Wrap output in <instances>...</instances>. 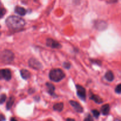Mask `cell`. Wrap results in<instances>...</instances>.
I'll list each match as a JSON object with an SVG mask.
<instances>
[{
	"instance_id": "6da1fadb",
	"label": "cell",
	"mask_w": 121,
	"mask_h": 121,
	"mask_svg": "<svg viewBox=\"0 0 121 121\" xmlns=\"http://www.w3.org/2000/svg\"><path fill=\"white\" fill-rule=\"evenodd\" d=\"M6 24L12 29H19L23 27L26 24V21L22 18L15 15L8 17L5 21Z\"/></svg>"
},
{
	"instance_id": "7a4b0ae2",
	"label": "cell",
	"mask_w": 121,
	"mask_h": 121,
	"mask_svg": "<svg viewBox=\"0 0 121 121\" xmlns=\"http://www.w3.org/2000/svg\"><path fill=\"white\" fill-rule=\"evenodd\" d=\"M49 78L51 80L55 82H59L65 78L63 71L60 69H54L51 70L49 73Z\"/></svg>"
},
{
	"instance_id": "3957f363",
	"label": "cell",
	"mask_w": 121,
	"mask_h": 121,
	"mask_svg": "<svg viewBox=\"0 0 121 121\" xmlns=\"http://www.w3.org/2000/svg\"><path fill=\"white\" fill-rule=\"evenodd\" d=\"M14 59V53L10 50H4L0 54V60L4 63H11Z\"/></svg>"
},
{
	"instance_id": "277c9868",
	"label": "cell",
	"mask_w": 121,
	"mask_h": 121,
	"mask_svg": "<svg viewBox=\"0 0 121 121\" xmlns=\"http://www.w3.org/2000/svg\"><path fill=\"white\" fill-rule=\"evenodd\" d=\"M30 67L35 70H40L42 69V65L39 61L34 58H31L28 61Z\"/></svg>"
},
{
	"instance_id": "5b68a950",
	"label": "cell",
	"mask_w": 121,
	"mask_h": 121,
	"mask_svg": "<svg viewBox=\"0 0 121 121\" xmlns=\"http://www.w3.org/2000/svg\"><path fill=\"white\" fill-rule=\"evenodd\" d=\"M76 89L78 96L81 99L85 100L86 99V93L85 89L83 86H80V85H76Z\"/></svg>"
},
{
	"instance_id": "8992f818",
	"label": "cell",
	"mask_w": 121,
	"mask_h": 121,
	"mask_svg": "<svg viewBox=\"0 0 121 121\" xmlns=\"http://www.w3.org/2000/svg\"><path fill=\"white\" fill-rule=\"evenodd\" d=\"M4 79L6 80H9L11 79V73L9 69L0 70V79Z\"/></svg>"
},
{
	"instance_id": "52a82bcc",
	"label": "cell",
	"mask_w": 121,
	"mask_h": 121,
	"mask_svg": "<svg viewBox=\"0 0 121 121\" xmlns=\"http://www.w3.org/2000/svg\"><path fill=\"white\" fill-rule=\"evenodd\" d=\"M46 44L47 46L54 48H59L61 47L60 44L56 40L52 39H47Z\"/></svg>"
},
{
	"instance_id": "ba28073f",
	"label": "cell",
	"mask_w": 121,
	"mask_h": 121,
	"mask_svg": "<svg viewBox=\"0 0 121 121\" xmlns=\"http://www.w3.org/2000/svg\"><path fill=\"white\" fill-rule=\"evenodd\" d=\"M70 104L74 108V109H75V111L76 112H79V113H82L83 111V107L76 101H74V100H70L69 102Z\"/></svg>"
},
{
	"instance_id": "9c48e42d",
	"label": "cell",
	"mask_w": 121,
	"mask_h": 121,
	"mask_svg": "<svg viewBox=\"0 0 121 121\" xmlns=\"http://www.w3.org/2000/svg\"><path fill=\"white\" fill-rule=\"evenodd\" d=\"M107 27V24L105 21L98 20L95 22V27L99 30H105Z\"/></svg>"
},
{
	"instance_id": "30bf717a",
	"label": "cell",
	"mask_w": 121,
	"mask_h": 121,
	"mask_svg": "<svg viewBox=\"0 0 121 121\" xmlns=\"http://www.w3.org/2000/svg\"><path fill=\"white\" fill-rule=\"evenodd\" d=\"M20 73H21V76L24 79L27 80V79H29L31 77V73L28 70L26 69H22L20 71Z\"/></svg>"
},
{
	"instance_id": "8fae6325",
	"label": "cell",
	"mask_w": 121,
	"mask_h": 121,
	"mask_svg": "<svg viewBox=\"0 0 121 121\" xmlns=\"http://www.w3.org/2000/svg\"><path fill=\"white\" fill-rule=\"evenodd\" d=\"M15 12L18 14V15H21V16H23V15H26V13H27V11L26 10V9H24V8L21 7H17L15 8Z\"/></svg>"
},
{
	"instance_id": "7c38bea8",
	"label": "cell",
	"mask_w": 121,
	"mask_h": 121,
	"mask_svg": "<svg viewBox=\"0 0 121 121\" xmlns=\"http://www.w3.org/2000/svg\"><path fill=\"white\" fill-rule=\"evenodd\" d=\"M46 86L47 87V92L50 93V95H53L55 91V87L54 85L50 83H47Z\"/></svg>"
},
{
	"instance_id": "4fadbf2b",
	"label": "cell",
	"mask_w": 121,
	"mask_h": 121,
	"mask_svg": "<svg viewBox=\"0 0 121 121\" xmlns=\"http://www.w3.org/2000/svg\"><path fill=\"white\" fill-rule=\"evenodd\" d=\"M101 111L102 113L104 115H107L109 114L110 111V106L108 104H106V105H104V106H102L101 108Z\"/></svg>"
},
{
	"instance_id": "5bb4252c",
	"label": "cell",
	"mask_w": 121,
	"mask_h": 121,
	"mask_svg": "<svg viewBox=\"0 0 121 121\" xmlns=\"http://www.w3.org/2000/svg\"><path fill=\"white\" fill-rule=\"evenodd\" d=\"M63 108L64 105L62 102L56 104L53 106V109H54V111H58V112H61V111H62V110L63 109Z\"/></svg>"
},
{
	"instance_id": "9a60e30c",
	"label": "cell",
	"mask_w": 121,
	"mask_h": 121,
	"mask_svg": "<svg viewBox=\"0 0 121 121\" xmlns=\"http://www.w3.org/2000/svg\"><path fill=\"white\" fill-rule=\"evenodd\" d=\"M105 78H106V79L108 81L112 82L114 79V75H113V73L111 71H108L105 74Z\"/></svg>"
},
{
	"instance_id": "2e32d148",
	"label": "cell",
	"mask_w": 121,
	"mask_h": 121,
	"mask_svg": "<svg viewBox=\"0 0 121 121\" xmlns=\"http://www.w3.org/2000/svg\"><path fill=\"white\" fill-rule=\"evenodd\" d=\"M14 103V97H10L8 99V102L7 103V105H6V107L8 110L10 109L11 108V107L13 106V104Z\"/></svg>"
},
{
	"instance_id": "e0dca14e",
	"label": "cell",
	"mask_w": 121,
	"mask_h": 121,
	"mask_svg": "<svg viewBox=\"0 0 121 121\" xmlns=\"http://www.w3.org/2000/svg\"><path fill=\"white\" fill-rule=\"evenodd\" d=\"M91 99L92 100H94V102H95L97 104H102L103 102V100L99 96L95 95H92V96L91 97Z\"/></svg>"
},
{
	"instance_id": "ac0fdd59",
	"label": "cell",
	"mask_w": 121,
	"mask_h": 121,
	"mask_svg": "<svg viewBox=\"0 0 121 121\" xmlns=\"http://www.w3.org/2000/svg\"><path fill=\"white\" fill-rule=\"evenodd\" d=\"M6 99H7V96H6L5 95L3 94L0 96V104H3L5 101Z\"/></svg>"
},
{
	"instance_id": "d6986e66",
	"label": "cell",
	"mask_w": 121,
	"mask_h": 121,
	"mask_svg": "<svg viewBox=\"0 0 121 121\" xmlns=\"http://www.w3.org/2000/svg\"><path fill=\"white\" fill-rule=\"evenodd\" d=\"M92 113H93V116H94L96 118H98V117H99V115H100V113H99V112L98 110H93V111H92Z\"/></svg>"
},
{
	"instance_id": "ffe728a7",
	"label": "cell",
	"mask_w": 121,
	"mask_h": 121,
	"mask_svg": "<svg viewBox=\"0 0 121 121\" xmlns=\"http://www.w3.org/2000/svg\"><path fill=\"white\" fill-rule=\"evenodd\" d=\"M6 13V11L4 8H0V18L2 17H3L4 15H5Z\"/></svg>"
},
{
	"instance_id": "44dd1931",
	"label": "cell",
	"mask_w": 121,
	"mask_h": 121,
	"mask_svg": "<svg viewBox=\"0 0 121 121\" xmlns=\"http://www.w3.org/2000/svg\"><path fill=\"white\" fill-rule=\"evenodd\" d=\"M115 92L118 93H121V84H119V85H118V86L116 87Z\"/></svg>"
},
{
	"instance_id": "7402d4cb",
	"label": "cell",
	"mask_w": 121,
	"mask_h": 121,
	"mask_svg": "<svg viewBox=\"0 0 121 121\" xmlns=\"http://www.w3.org/2000/svg\"><path fill=\"white\" fill-rule=\"evenodd\" d=\"M84 121H93V119H92V118L91 117V115H89L87 118H85Z\"/></svg>"
},
{
	"instance_id": "603a6c76",
	"label": "cell",
	"mask_w": 121,
	"mask_h": 121,
	"mask_svg": "<svg viewBox=\"0 0 121 121\" xmlns=\"http://www.w3.org/2000/svg\"><path fill=\"white\" fill-rule=\"evenodd\" d=\"M64 67L66 69H69L70 67V64L67 62L65 63H64Z\"/></svg>"
},
{
	"instance_id": "cb8c5ba5",
	"label": "cell",
	"mask_w": 121,
	"mask_h": 121,
	"mask_svg": "<svg viewBox=\"0 0 121 121\" xmlns=\"http://www.w3.org/2000/svg\"><path fill=\"white\" fill-rule=\"evenodd\" d=\"M66 121H75V120L73 119H72V118H67L66 119Z\"/></svg>"
},
{
	"instance_id": "d4e9b609",
	"label": "cell",
	"mask_w": 121,
	"mask_h": 121,
	"mask_svg": "<svg viewBox=\"0 0 121 121\" xmlns=\"http://www.w3.org/2000/svg\"><path fill=\"white\" fill-rule=\"evenodd\" d=\"M10 121H17L14 118H11L10 119Z\"/></svg>"
},
{
	"instance_id": "484cf974",
	"label": "cell",
	"mask_w": 121,
	"mask_h": 121,
	"mask_svg": "<svg viewBox=\"0 0 121 121\" xmlns=\"http://www.w3.org/2000/svg\"><path fill=\"white\" fill-rule=\"evenodd\" d=\"M114 121H121V120H119V119H115L114 120Z\"/></svg>"
},
{
	"instance_id": "4316f807",
	"label": "cell",
	"mask_w": 121,
	"mask_h": 121,
	"mask_svg": "<svg viewBox=\"0 0 121 121\" xmlns=\"http://www.w3.org/2000/svg\"></svg>"
},
{
	"instance_id": "83f0119b",
	"label": "cell",
	"mask_w": 121,
	"mask_h": 121,
	"mask_svg": "<svg viewBox=\"0 0 121 121\" xmlns=\"http://www.w3.org/2000/svg\"><path fill=\"white\" fill-rule=\"evenodd\" d=\"M0 28H1V26H0Z\"/></svg>"
},
{
	"instance_id": "f1b7e54d",
	"label": "cell",
	"mask_w": 121,
	"mask_h": 121,
	"mask_svg": "<svg viewBox=\"0 0 121 121\" xmlns=\"http://www.w3.org/2000/svg\"><path fill=\"white\" fill-rule=\"evenodd\" d=\"M36 1H37V0H36Z\"/></svg>"
}]
</instances>
